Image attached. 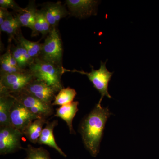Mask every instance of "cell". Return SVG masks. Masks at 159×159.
<instances>
[{
  "mask_svg": "<svg viewBox=\"0 0 159 159\" xmlns=\"http://www.w3.org/2000/svg\"><path fill=\"white\" fill-rule=\"evenodd\" d=\"M0 8L7 10L11 9L16 13L20 12L23 9L14 0H0Z\"/></svg>",
  "mask_w": 159,
  "mask_h": 159,
  "instance_id": "603a6c76",
  "label": "cell"
},
{
  "mask_svg": "<svg viewBox=\"0 0 159 159\" xmlns=\"http://www.w3.org/2000/svg\"><path fill=\"white\" fill-rule=\"evenodd\" d=\"M78 101H73L71 103L60 106L56 109L54 117H58L65 121L68 127L69 132L71 134H75L73 127V121L78 111Z\"/></svg>",
  "mask_w": 159,
  "mask_h": 159,
  "instance_id": "4fadbf2b",
  "label": "cell"
},
{
  "mask_svg": "<svg viewBox=\"0 0 159 159\" xmlns=\"http://www.w3.org/2000/svg\"><path fill=\"white\" fill-rule=\"evenodd\" d=\"M24 90L41 101L50 104L54 102L57 93L45 82L35 79Z\"/></svg>",
  "mask_w": 159,
  "mask_h": 159,
  "instance_id": "30bf717a",
  "label": "cell"
},
{
  "mask_svg": "<svg viewBox=\"0 0 159 159\" xmlns=\"http://www.w3.org/2000/svg\"><path fill=\"white\" fill-rule=\"evenodd\" d=\"M15 40L25 49L32 58L35 59L39 57L42 50L43 43H40L39 41H31L26 39L23 36L21 31L19 33Z\"/></svg>",
  "mask_w": 159,
  "mask_h": 159,
  "instance_id": "ac0fdd59",
  "label": "cell"
},
{
  "mask_svg": "<svg viewBox=\"0 0 159 159\" xmlns=\"http://www.w3.org/2000/svg\"><path fill=\"white\" fill-rule=\"evenodd\" d=\"M37 119L40 118L31 113L28 109L15 99L9 117L11 126L23 133L26 127Z\"/></svg>",
  "mask_w": 159,
  "mask_h": 159,
  "instance_id": "ba28073f",
  "label": "cell"
},
{
  "mask_svg": "<svg viewBox=\"0 0 159 159\" xmlns=\"http://www.w3.org/2000/svg\"><path fill=\"white\" fill-rule=\"evenodd\" d=\"M21 28L17 19L10 12L4 23L0 25L1 31L5 32L9 36V42L15 39L21 31Z\"/></svg>",
  "mask_w": 159,
  "mask_h": 159,
  "instance_id": "d6986e66",
  "label": "cell"
},
{
  "mask_svg": "<svg viewBox=\"0 0 159 159\" xmlns=\"http://www.w3.org/2000/svg\"><path fill=\"white\" fill-rule=\"evenodd\" d=\"M111 115L108 107H102L97 104L80 124L78 131L84 145L93 157L99 153L106 123Z\"/></svg>",
  "mask_w": 159,
  "mask_h": 159,
  "instance_id": "6da1fadb",
  "label": "cell"
},
{
  "mask_svg": "<svg viewBox=\"0 0 159 159\" xmlns=\"http://www.w3.org/2000/svg\"><path fill=\"white\" fill-rule=\"evenodd\" d=\"M62 40L57 28H52L43 43L41 54L39 58L60 66H62Z\"/></svg>",
  "mask_w": 159,
  "mask_h": 159,
  "instance_id": "3957f363",
  "label": "cell"
},
{
  "mask_svg": "<svg viewBox=\"0 0 159 159\" xmlns=\"http://www.w3.org/2000/svg\"><path fill=\"white\" fill-rule=\"evenodd\" d=\"M10 13L7 9L0 8V25H2Z\"/></svg>",
  "mask_w": 159,
  "mask_h": 159,
  "instance_id": "cb8c5ba5",
  "label": "cell"
},
{
  "mask_svg": "<svg viewBox=\"0 0 159 159\" xmlns=\"http://www.w3.org/2000/svg\"><path fill=\"white\" fill-rule=\"evenodd\" d=\"M15 101L11 94L0 93V127L10 125V111Z\"/></svg>",
  "mask_w": 159,
  "mask_h": 159,
  "instance_id": "9a60e30c",
  "label": "cell"
},
{
  "mask_svg": "<svg viewBox=\"0 0 159 159\" xmlns=\"http://www.w3.org/2000/svg\"><path fill=\"white\" fill-rule=\"evenodd\" d=\"M66 70L62 66L48 62L40 58L34 59L29 68L34 79L45 82L57 93L64 88L61 77Z\"/></svg>",
  "mask_w": 159,
  "mask_h": 159,
  "instance_id": "7a4b0ae2",
  "label": "cell"
},
{
  "mask_svg": "<svg viewBox=\"0 0 159 159\" xmlns=\"http://www.w3.org/2000/svg\"><path fill=\"white\" fill-rule=\"evenodd\" d=\"M106 62L107 61H105V62H103L101 61L100 62V68L98 70H94L93 67L92 66V70L89 73L75 70L71 71L66 69V72L70 71L72 72H77L86 75L89 80L93 84L94 87L97 89L101 95V98L98 103L99 105H101V102L104 97H108L109 99L111 98L108 93V87L109 83L110 81L113 73L110 72L107 70L106 66Z\"/></svg>",
  "mask_w": 159,
  "mask_h": 159,
  "instance_id": "277c9868",
  "label": "cell"
},
{
  "mask_svg": "<svg viewBox=\"0 0 159 159\" xmlns=\"http://www.w3.org/2000/svg\"><path fill=\"white\" fill-rule=\"evenodd\" d=\"M40 10L51 28H57L61 20L70 14L65 6L60 1L45 3Z\"/></svg>",
  "mask_w": 159,
  "mask_h": 159,
  "instance_id": "8fae6325",
  "label": "cell"
},
{
  "mask_svg": "<svg viewBox=\"0 0 159 159\" xmlns=\"http://www.w3.org/2000/svg\"><path fill=\"white\" fill-rule=\"evenodd\" d=\"M15 99L21 103L30 112L39 118L47 119L54 114L52 104H48L26 92L25 90L19 93L10 94Z\"/></svg>",
  "mask_w": 159,
  "mask_h": 159,
  "instance_id": "5b68a950",
  "label": "cell"
},
{
  "mask_svg": "<svg viewBox=\"0 0 159 159\" xmlns=\"http://www.w3.org/2000/svg\"><path fill=\"white\" fill-rule=\"evenodd\" d=\"M11 54L21 69L27 70L34 61V59L29 55L27 51L19 43L10 48Z\"/></svg>",
  "mask_w": 159,
  "mask_h": 159,
  "instance_id": "e0dca14e",
  "label": "cell"
},
{
  "mask_svg": "<svg viewBox=\"0 0 159 159\" xmlns=\"http://www.w3.org/2000/svg\"><path fill=\"white\" fill-rule=\"evenodd\" d=\"M23 135L11 125L0 127V154L15 153L23 148L21 141Z\"/></svg>",
  "mask_w": 159,
  "mask_h": 159,
  "instance_id": "52a82bcc",
  "label": "cell"
},
{
  "mask_svg": "<svg viewBox=\"0 0 159 159\" xmlns=\"http://www.w3.org/2000/svg\"><path fill=\"white\" fill-rule=\"evenodd\" d=\"M69 14L73 16L86 18L97 14L99 1L94 0H66Z\"/></svg>",
  "mask_w": 159,
  "mask_h": 159,
  "instance_id": "9c48e42d",
  "label": "cell"
},
{
  "mask_svg": "<svg viewBox=\"0 0 159 159\" xmlns=\"http://www.w3.org/2000/svg\"><path fill=\"white\" fill-rule=\"evenodd\" d=\"M76 95L77 92L74 89L70 87L62 89L56 95L52 105L62 106L66 105L73 102Z\"/></svg>",
  "mask_w": 159,
  "mask_h": 159,
  "instance_id": "44dd1931",
  "label": "cell"
},
{
  "mask_svg": "<svg viewBox=\"0 0 159 159\" xmlns=\"http://www.w3.org/2000/svg\"><path fill=\"white\" fill-rule=\"evenodd\" d=\"M57 125L58 121L57 120H54L51 122L48 121L46 123L45 127L43 129L37 144L48 145L55 149L61 155L66 157V155L57 145L54 138V130Z\"/></svg>",
  "mask_w": 159,
  "mask_h": 159,
  "instance_id": "7c38bea8",
  "label": "cell"
},
{
  "mask_svg": "<svg viewBox=\"0 0 159 159\" xmlns=\"http://www.w3.org/2000/svg\"><path fill=\"white\" fill-rule=\"evenodd\" d=\"M34 79L29 69L25 72L0 75V93L13 94L24 90Z\"/></svg>",
  "mask_w": 159,
  "mask_h": 159,
  "instance_id": "8992f818",
  "label": "cell"
},
{
  "mask_svg": "<svg viewBox=\"0 0 159 159\" xmlns=\"http://www.w3.org/2000/svg\"><path fill=\"white\" fill-rule=\"evenodd\" d=\"M47 122V119L42 118L35 119L26 127L23 131V135L32 144H37L42 131L43 126Z\"/></svg>",
  "mask_w": 159,
  "mask_h": 159,
  "instance_id": "2e32d148",
  "label": "cell"
},
{
  "mask_svg": "<svg viewBox=\"0 0 159 159\" xmlns=\"http://www.w3.org/2000/svg\"><path fill=\"white\" fill-rule=\"evenodd\" d=\"M25 149L26 152L25 159H51L49 152L43 147L35 148L29 145Z\"/></svg>",
  "mask_w": 159,
  "mask_h": 159,
  "instance_id": "7402d4cb",
  "label": "cell"
},
{
  "mask_svg": "<svg viewBox=\"0 0 159 159\" xmlns=\"http://www.w3.org/2000/svg\"><path fill=\"white\" fill-rule=\"evenodd\" d=\"M38 11L35 2L30 1L27 7L23 8V10L16 13L15 16L17 19L21 27L31 29L35 22Z\"/></svg>",
  "mask_w": 159,
  "mask_h": 159,
  "instance_id": "5bb4252c",
  "label": "cell"
},
{
  "mask_svg": "<svg viewBox=\"0 0 159 159\" xmlns=\"http://www.w3.org/2000/svg\"><path fill=\"white\" fill-rule=\"evenodd\" d=\"M51 29L52 28L46 19L43 11L38 10L34 26L31 29L32 30L31 36H36L41 34L43 37H47Z\"/></svg>",
  "mask_w": 159,
  "mask_h": 159,
  "instance_id": "ffe728a7",
  "label": "cell"
}]
</instances>
